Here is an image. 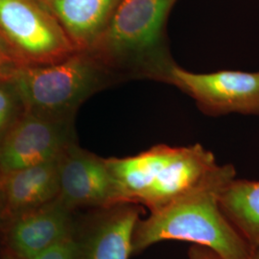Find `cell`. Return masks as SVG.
<instances>
[{
  "instance_id": "6da1fadb",
  "label": "cell",
  "mask_w": 259,
  "mask_h": 259,
  "mask_svg": "<svg viewBox=\"0 0 259 259\" xmlns=\"http://www.w3.org/2000/svg\"><path fill=\"white\" fill-rule=\"evenodd\" d=\"M232 164H217L204 180L173 204L146 219H139L133 236V252L139 253L164 240L187 241L209 248L223 259H247L251 251L223 213L220 196L235 179Z\"/></svg>"
},
{
  "instance_id": "7a4b0ae2",
  "label": "cell",
  "mask_w": 259,
  "mask_h": 259,
  "mask_svg": "<svg viewBox=\"0 0 259 259\" xmlns=\"http://www.w3.org/2000/svg\"><path fill=\"white\" fill-rule=\"evenodd\" d=\"M177 0H121L89 53L117 83L152 80L168 83L177 65L168 46L167 19Z\"/></svg>"
},
{
  "instance_id": "3957f363",
  "label": "cell",
  "mask_w": 259,
  "mask_h": 259,
  "mask_svg": "<svg viewBox=\"0 0 259 259\" xmlns=\"http://www.w3.org/2000/svg\"><path fill=\"white\" fill-rule=\"evenodd\" d=\"M120 203L155 213L193 190L218 164L201 144L156 145L133 157L106 158Z\"/></svg>"
},
{
  "instance_id": "277c9868",
  "label": "cell",
  "mask_w": 259,
  "mask_h": 259,
  "mask_svg": "<svg viewBox=\"0 0 259 259\" xmlns=\"http://www.w3.org/2000/svg\"><path fill=\"white\" fill-rule=\"evenodd\" d=\"M11 80L25 111L62 120H74L85 100L118 83L88 51H76L53 64L17 65Z\"/></svg>"
},
{
  "instance_id": "5b68a950",
  "label": "cell",
  "mask_w": 259,
  "mask_h": 259,
  "mask_svg": "<svg viewBox=\"0 0 259 259\" xmlns=\"http://www.w3.org/2000/svg\"><path fill=\"white\" fill-rule=\"evenodd\" d=\"M0 44L17 65H42L78 51L37 0H0Z\"/></svg>"
},
{
  "instance_id": "8992f818",
  "label": "cell",
  "mask_w": 259,
  "mask_h": 259,
  "mask_svg": "<svg viewBox=\"0 0 259 259\" xmlns=\"http://www.w3.org/2000/svg\"><path fill=\"white\" fill-rule=\"evenodd\" d=\"M168 83L190 96L205 114L259 115V72L221 70L195 73L176 65Z\"/></svg>"
},
{
  "instance_id": "52a82bcc",
  "label": "cell",
  "mask_w": 259,
  "mask_h": 259,
  "mask_svg": "<svg viewBox=\"0 0 259 259\" xmlns=\"http://www.w3.org/2000/svg\"><path fill=\"white\" fill-rule=\"evenodd\" d=\"M75 142L74 120L25 111L0 139V172L55 160Z\"/></svg>"
},
{
  "instance_id": "ba28073f",
  "label": "cell",
  "mask_w": 259,
  "mask_h": 259,
  "mask_svg": "<svg viewBox=\"0 0 259 259\" xmlns=\"http://www.w3.org/2000/svg\"><path fill=\"white\" fill-rule=\"evenodd\" d=\"M90 210L82 221L75 219L73 259H130L142 206L119 203Z\"/></svg>"
},
{
  "instance_id": "9c48e42d",
  "label": "cell",
  "mask_w": 259,
  "mask_h": 259,
  "mask_svg": "<svg viewBox=\"0 0 259 259\" xmlns=\"http://www.w3.org/2000/svg\"><path fill=\"white\" fill-rule=\"evenodd\" d=\"M57 163L58 198L70 210H90L120 203L106 158L75 142L58 157Z\"/></svg>"
},
{
  "instance_id": "30bf717a",
  "label": "cell",
  "mask_w": 259,
  "mask_h": 259,
  "mask_svg": "<svg viewBox=\"0 0 259 259\" xmlns=\"http://www.w3.org/2000/svg\"><path fill=\"white\" fill-rule=\"evenodd\" d=\"M9 243L15 256L32 259L71 237L75 211L57 198L12 219Z\"/></svg>"
},
{
  "instance_id": "8fae6325",
  "label": "cell",
  "mask_w": 259,
  "mask_h": 259,
  "mask_svg": "<svg viewBox=\"0 0 259 259\" xmlns=\"http://www.w3.org/2000/svg\"><path fill=\"white\" fill-rule=\"evenodd\" d=\"M57 159L34 166L0 172V200L11 220L58 198Z\"/></svg>"
},
{
  "instance_id": "7c38bea8",
  "label": "cell",
  "mask_w": 259,
  "mask_h": 259,
  "mask_svg": "<svg viewBox=\"0 0 259 259\" xmlns=\"http://www.w3.org/2000/svg\"><path fill=\"white\" fill-rule=\"evenodd\" d=\"M55 18L78 51L101 37L121 0H37Z\"/></svg>"
},
{
  "instance_id": "4fadbf2b",
  "label": "cell",
  "mask_w": 259,
  "mask_h": 259,
  "mask_svg": "<svg viewBox=\"0 0 259 259\" xmlns=\"http://www.w3.org/2000/svg\"><path fill=\"white\" fill-rule=\"evenodd\" d=\"M220 207L250 247L258 248L259 182L232 180L223 189Z\"/></svg>"
},
{
  "instance_id": "5bb4252c",
  "label": "cell",
  "mask_w": 259,
  "mask_h": 259,
  "mask_svg": "<svg viewBox=\"0 0 259 259\" xmlns=\"http://www.w3.org/2000/svg\"><path fill=\"white\" fill-rule=\"evenodd\" d=\"M25 111L9 76H0V139Z\"/></svg>"
},
{
  "instance_id": "9a60e30c",
  "label": "cell",
  "mask_w": 259,
  "mask_h": 259,
  "mask_svg": "<svg viewBox=\"0 0 259 259\" xmlns=\"http://www.w3.org/2000/svg\"><path fill=\"white\" fill-rule=\"evenodd\" d=\"M32 259H73V245L71 237L41 252Z\"/></svg>"
},
{
  "instance_id": "2e32d148",
  "label": "cell",
  "mask_w": 259,
  "mask_h": 259,
  "mask_svg": "<svg viewBox=\"0 0 259 259\" xmlns=\"http://www.w3.org/2000/svg\"><path fill=\"white\" fill-rule=\"evenodd\" d=\"M189 259H223L217 252L204 246L193 245L189 250Z\"/></svg>"
},
{
  "instance_id": "e0dca14e",
  "label": "cell",
  "mask_w": 259,
  "mask_h": 259,
  "mask_svg": "<svg viewBox=\"0 0 259 259\" xmlns=\"http://www.w3.org/2000/svg\"><path fill=\"white\" fill-rule=\"evenodd\" d=\"M15 66L17 65L0 44V76H9Z\"/></svg>"
},
{
  "instance_id": "ac0fdd59",
  "label": "cell",
  "mask_w": 259,
  "mask_h": 259,
  "mask_svg": "<svg viewBox=\"0 0 259 259\" xmlns=\"http://www.w3.org/2000/svg\"><path fill=\"white\" fill-rule=\"evenodd\" d=\"M247 259H259V247L258 248H252L250 255Z\"/></svg>"
},
{
  "instance_id": "d6986e66",
  "label": "cell",
  "mask_w": 259,
  "mask_h": 259,
  "mask_svg": "<svg viewBox=\"0 0 259 259\" xmlns=\"http://www.w3.org/2000/svg\"><path fill=\"white\" fill-rule=\"evenodd\" d=\"M4 259H19V257H17V256H15L14 254H9V255H6L5 256V258Z\"/></svg>"
}]
</instances>
